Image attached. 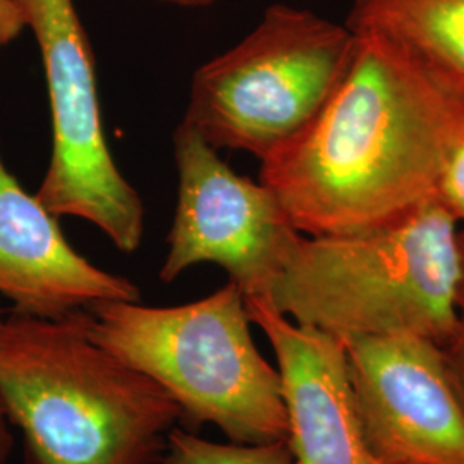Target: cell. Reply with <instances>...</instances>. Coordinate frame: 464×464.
I'll return each instance as SVG.
<instances>
[{
    "label": "cell",
    "instance_id": "obj_1",
    "mask_svg": "<svg viewBox=\"0 0 464 464\" xmlns=\"http://www.w3.org/2000/svg\"><path fill=\"white\" fill-rule=\"evenodd\" d=\"M353 34L320 114L260 162V183L303 236L365 231L439 198L464 134V86L381 34Z\"/></svg>",
    "mask_w": 464,
    "mask_h": 464
},
{
    "label": "cell",
    "instance_id": "obj_2",
    "mask_svg": "<svg viewBox=\"0 0 464 464\" xmlns=\"http://www.w3.org/2000/svg\"><path fill=\"white\" fill-rule=\"evenodd\" d=\"M0 404L32 464H157L183 420L164 387L90 334V310L0 324Z\"/></svg>",
    "mask_w": 464,
    "mask_h": 464
},
{
    "label": "cell",
    "instance_id": "obj_3",
    "mask_svg": "<svg viewBox=\"0 0 464 464\" xmlns=\"http://www.w3.org/2000/svg\"><path fill=\"white\" fill-rule=\"evenodd\" d=\"M459 231L435 198L365 231L301 236L268 303L341 341L411 334L442 348L461 318Z\"/></svg>",
    "mask_w": 464,
    "mask_h": 464
},
{
    "label": "cell",
    "instance_id": "obj_4",
    "mask_svg": "<svg viewBox=\"0 0 464 464\" xmlns=\"http://www.w3.org/2000/svg\"><path fill=\"white\" fill-rule=\"evenodd\" d=\"M246 301L227 281L179 306L109 301L90 308L92 339L164 387L193 425L236 444L287 440L281 373L256 348Z\"/></svg>",
    "mask_w": 464,
    "mask_h": 464
},
{
    "label": "cell",
    "instance_id": "obj_5",
    "mask_svg": "<svg viewBox=\"0 0 464 464\" xmlns=\"http://www.w3.org/2000/svg\"><path fill=\"white\" fill-rule=\"evenodd\" d=\"M353 52L348 24L268 5L239 44L197 69L183 121L218 151H246L264 162L320 114Z\"/></svg>",
    "mask_w": 464,
    "mask_h": 464
},
{
    "label": "cell",
    "instance_id": "obj_6",
    "mask_svg": "<svg viewBox=\"0 0 464 464\" xmlns=\"http://www.w3.org/2000/svg\"><path fill=\"white\" fill-rule=\"evenodd\" d=\"M38 44L52 119L49 167L38 198L53 216L93 224L134 253L145 207L111 153L100 109L95 55L74 0H16Z\"/></svg>",
    "mask_w": 464,
    "mask_h": 464
},
{
    "label": "cell",
    "instance_id": "obj_7",
    "mask_svg": "<svg viewBox=\"0 0 464 464\" xmlns=\"http://www.w3.org/2000/svg\"><path fill=\"white\" fill-rule=\"evenodd\" d=\"M172 143L179 188L160 281L214 264L245 301H268L303 234L266 184L237 174L193 126L181 121Z\"/></svg>",
    "mask_w": 464,
    "mask_h": 464
},
{
    "label": "cell",
    "instance_id": "obj_8",
    "mask_svg": "<svg viewBox=\"0 0 464 464\" xmlns=\"http://www.w3.org/2000/svg\"><path fill=\"white\" fill-rule=\"evenodd\" d=\"M366 446L379 464H464V410L442 348L411 334L343 341Z\"/></svg>",
    "mask_w": 464,
    "mask_h": 464
},
{
    "label": "cell",
    "instance_id": "obj_9",
    "mask_svg": "<svg viewBox=\"0 0 464 464\" xmlns=\"http://www.w3.org/2000/svg\"><path fill=\"white\" fill-rule=\"evenodd\" d=\"M281 373L287 442L296 464H379L368 450L341 339L299 325L268 301L248 299Z\"/></svg>",
    "mask_w": 464,
    "mask_h": 464
},
{
    "label": "cell",
    "instance_id": "obj_10",
    "mask_svg": "<svg viewBox=\"0 0 464 464\" xmlns=\"http://www.w3.org/2000/svg\"><path fill=\"white\" fill-rule=\"evenodd\" d=\"M0 296L13 312L63 318L109 301H140L136 284L93 266L71 246L38 195L5 166L0 150Z\"/></svg>",
    "mask_w": 464,
    "mask_h": 464
},
{
    "label": "cell",
    "instance_id": "obj_11",
    "mask_svg": "<svg viewBox=\"0 0 464 464\" xmlns=\"http://www.w3.org/2000/svg\"><path fill=\"white\" fill-rule=\"evenodd\" d=\"M346 24L381 34L464 86V0H353Z\"/></svg>",
    "mask_w": 464,
    "mask_h": 464
},
{
    "label": "cell",
    "instance_id": "obj_12",
    "mask_svg": "<svg viewBox=\"0 0 464 464\" xmlns=\"http://www.w3.org/2000/svg\"><path fill=\"white\" fill-rule=\"evenodd\" d=\"M162 464H295L287 440L268 444H218L195 433L174 429L169 433Z\"/></svg>",
    "mask_w": 464,
    "mask_h": 464
},
{
    "label": "cell",
    "instance_id": "obj_13",
    "mask_svg": "<svg viewBox=\"0 0 464 464\" xmlns=\"http://www.w3.org/2000/svg\"><path fill=\"white\" fill-rule=\"evenodd\" d=\"M439 199L459 222V226H464V134L450 157L444 179L439 188Z\"/></svg>",
    "mask_w": 464,
    "mask_h": 464
},
{
    "label": "cell",
    "instance_id": "obj_14",
    "mask_svg": "<svg viewBox=\"0 0 464 464\" xmlns=\"http://www.w3.org/2000/svg\"><path fill=\"white\" fill-rule=\"evenodd\" d=\"M449 381L464 410V315L446 346H442Z\"/></svg>",
    "mask_w": 464,
    "mask_h": 464
},
{
    "label": "cell",
    "instance_id": "obj_15",
    "mask_svg": "<svg viewBox=\"0 0 464 464\" xmlns=\"http://www.w3.org/2000/svg\"><path fill=\"white\" fill-rule=\"evenodd\" d=\"M26 30L16 0H0V52Z\"/></svg>",
    "mask_w": 464,
    "mask_h": 464
},
{
    "label": "cell",
    "instance_id": "obj_16",
    "mask_svg": "<svg viewBox=\"0 0 464 464\" xmlns=\"http://www.w3.org/2000/svg\"><path fill=\"white\" fill-rule=\"evenodd\" d=\"M4 320L2 310H0V324ZM13 449V437H11V430H9V420L4 413V408L0 404V464H7L9 454Z\"/></svg>",
    "mask_w": 464,
    "mask_h": 464
},
{
    "label": "cell",
    "instance_id": "obj_17",
    "mask_svg": "<svg viewBox=\"0 0 464 464\" xmlns=\"http://www.w3.org/2000/svg\"><path fill=\"white\" fill-rule=\"evenodd\" d=\"M155 2L174 5V7H183V9H203V7L214 5L217 0H155Z\"/></svg>",
    "mask_w": 464,
    "mask_h": 464
},
{
    "label": "cell",
    "instance_id": "obj_18",
    "mask_svg": "<svg viewBox=\"0 0 464 464\" xmlns=\"http://www.w3.org/2000/svg\"><path fill=\"white\" fill-rule=\"evenodd\" d=\"M459 258H461V274H459V285H458V308H459V314L464 315V229L459 231Z\"/></svg>",
    "mask_w": 464,
    "mask_h": 464
}]
</instances>
